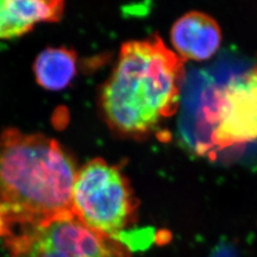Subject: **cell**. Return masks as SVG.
Listing matches in <instances>:
<instances>
[{
	"label": "cell",
	"mask_w": 257,
	"mask_h": 257,
	"mask_svg": "<svg viewBox=\"0 0 257 257\" xmlns=\"http://www.w3.org/2000/svg\"><path fill=\"white\" fill-rule=\"evenodd\" d=\"M77 169L55 139L16 128L0 137V214L15 228L73 213Z\"/></svg>",
	"instance_id": "6da1fadb"
},
{
	"label": "cell",
	"mask_w": 257,
	"mask_h": 257,
	"mask_svg": "<svg viewBox=\"0 0 257 257\" xmlns=\"http://www.w3.org/2000/svg\"><path fill=\"white\" fill-rule=\"evenodd\" d=\"M183 77L184 59L160 37L123 44L100 96L110 128L128 137L152 132L175 114Z\"/></svg>",
	"instance_id": "7a4b0ae2"
},
{
	"label": "cell",
	"mask_w": 257,
	"mask_h": 257,
	"mask_svg": "<svg viewBox=\"0 0 257 257\" xmlns=\"http://www.w3.org/2000/svg\"><path fill=\"white\" fill-rule=\"evenodd\" d=\"M138 207L128 179L115 166L97 158L77 172L72 211L90 229L122 242Z\"/></svg>",
	"instance_id": "3957f363"
},
{
	"label": "cell",
	"mask_w": 257,
	"mask_h": 257,
	"mask_svg": "<svg viewBox=\"0 0 257 257\" xmlns=\"http://www.w3.org/2000/svg\"><path fill=\"white\" fill-rule=\"evenodd\" d=\"M5 243L10 257H133L124 242L90 229L73 213L14 230Z\"/></svg>",
	"instance_id": "277c9868"
},
{
	"label": "cell",
	"mask_w": 257,
	"mask_h": 257,
	"mask_svg": "<svg viewBox=\"0 0 257 257\" xmlns=\"http://www.w3.org/2000/svg\"><path fill=\"white\" fill-rule=\"evenodd\" d=\"M210 144L219 150L257 140V67L230 78L204 109Z\"/></svg>",
	"instance_id": "5b68a950"
},
{
	"label": "cell",
	"mask_w": 257,
	"mask_h": 257,
	"mask_svg": "<svg viewBox=\"0 0 257 257\" xmlns=\"http://www.w3.org/2000/svg\"><path fill=\"white\" fill-rule=\"evenodd\" d=\"M171 40L182 59L204 61L219 49L220 28L208 15L191 12L176 20L172 28Z\"/></svg>",
	"instance_id": "8992f818"
},
{
	"label": "cell",
	"mask_w": 257,
	"mask_h": 257,
	"mask_svg": "<svg viewBox=\"0 0 257 257\" xmlns=\"http://www.w3.org/2000/svg\"><path fill=\"white\" fill-rule=\"evenodd\" d=\"M60 0H0V39L21 37L40 22L61 19Z\"/></svg>",
	"instance_id": "52a82bcc"
},
{
	"label": "cell",
	"mask_w": 257,
	"mask_h": 257,
	"mask_svg": "<svg viewBox=\"0 0 257 257\" xmlns=\"http://www.w3.org/2000/svg\"><path fill=\"white\" fill-rule=\"evenodd\" d=\"M37 82L49 91L64 89L76 74V55L64 47L47 48L34 65Z\"/></svg>",
	"instance_id": "ba28073f"
},
{
	"label": "cell",
	"mask_w": 257,
	"mask_h": 257,
	"mask_svg": "<svg viewBox=\"0 0 257 257\" xmlns=\"http://www.w3.org/2000/svg\"><path fill=\"white\" fill-rule=\"evenodd\" d=\"M11 233H12V230H11L9 225L7 224L4 217L0 214V237L6 238L7 236H9Z\"/></svg>",
	"instance_id": "9c48e42d"
}]
</instances>
